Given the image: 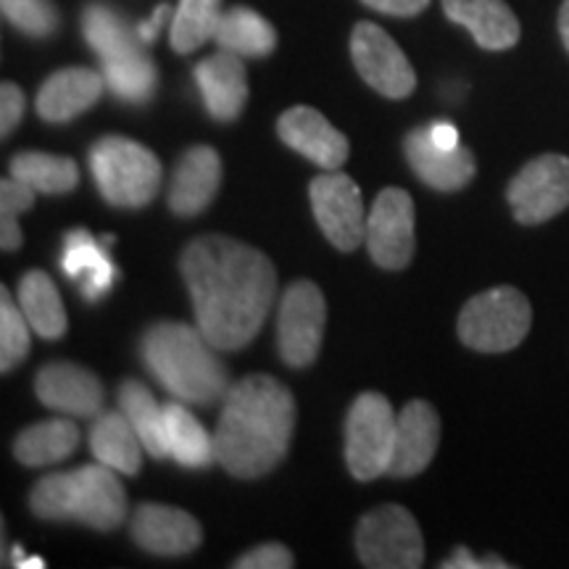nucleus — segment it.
Here are the masks:
<instances>
[{"mask_svg":"<svg viewBox=\"0 0 569 569\" xmlns=\"http://www.w3.org/2000/svg\"><path fill=\"white\" fill-rule=\"evenodd\" d=\"M180 272L193 298L198 330L219 351H238L259 336L277 293V269L267 253L206 234L184 248Z\"/></svg>","mask_w":569,"mask_h":569,"instance_id":"f257e3e1","label":"nucleus"},{"mask_svg":"<svg viewBox=\"0 0 569 569\" xmlns=\"http://www.w3.org/2000/svg\"><path fill=\"white\" fill-rule=\"evenodd\" d=\"M296 427V398L269 375H248L227 390L213 430L217 461L232 478H264L280 465Z\"/></svg>","mask_w":569,"mask_h":569,"instance_id":"f03ea898","label":"nucleus"},{"mask_svg":"<svg viewBox=\"0 0 569 569\" xmlns=\"http://www.w3.org/2000/svg\"><path fill=\"white\" fill-rule=\"evenodd\" d=\"M219 348L198 327L159 322L140 340L142 365L159 386L184 403L209 407L230 390V375L219 359Z\"/></svg>","mask_w":569,"mask_h":569,"instance_id":"7ed1b4c3","label":"nucleus"},{"mask_svg":"<svg viewBox=\"0 0 569 569\" xmlns=\"http://www.w3.org/2000/svg\"><path fill=\"white\" fill-rule=\"evenodd\" d=\"M90 172L103 201L142 209L159 193L161 163L146 146L122 134H106L90 148Z\"/></svg>","mask_w":569,"mask_h":569,"instance_id":"20e7f679","label":"nucleus"},{"mask_svg":"<svg viewBox=\"0 0 569 569\" xmlns=\"http://www.w3.org/2000/svg\"><path fill=\"white\" fill-rule=\"evenodd\" d=\"M532 325L528 296L511 284H498L469 298L459 315L461 343L480 353H507L522 343Z\"/></svg>","mask_w":569,"mask_h":569,"instance_id":"39448f33","label":"nucleus"},{"mask_svg":"<svg viewBox=\"0 0 569 569\" xmlns=\"http://www.w3.org/2000/svg\"><path fill=\"white\" fill-rule=\"evenodd\" d=\"M396 419L390 401L382 393H361L346 419V465L359 482L388 475L393 459Z\"/></svg>","mask_w":569,"mask_h":569,"instance_id":"423d86ee","label":"nucleus"},{"mask_svg":"<svg viewBox=\"0 0 569 569\" xmlns=\"http://www.w3.org/2000/svg\"><path fill=\"white\" fill-rule=\"evenodd\" d=\"M356 551L365 567L417 569L425 561V540L417 519L398 503L377 507L356 528Z\"/></svg>","mask_w":569,"mask_h":569,"instance_id":"0eeeda50","label":"nucleus"},{"mask_svg":"<svg viewBox=\"0 0 569 569\" xmlns=\"http://www.w3.org/2000/svg\"><path fill=\"white\" fill-rule=\"evenodd\" d=\"M327 325V301L319 284L311 280H296L288 284L277 315V346L280 359L288 367L303 369L315 365L322 348Z\"/></svg>","mask_w":569,"mask_h":569,"instance_id":"6e6552de","label":"nucleus"},{"mask_svg":"<svg viewBox=\"0 0 569 569\" xmlns=\"http://www.w3.org/2000/svg\"><path fill=\"white\" fill-rule=\"evenodd\" d=\"M507 201L519 224H543L569 209V159L546 153L525 163L509 182Z\"/></svg>","mask_w":569,"mask_h":569,"instance_id":"1a4fd4ad","label":"nucleus"},{"mask_svg":"<svg viewBox=\"0 0 569 569\" xmlns=\"http://www.w3.org/2000/svg\"><path fill=\"white\" fill-rule=\"evenodd\" d=\"M311 211L319 230L330 240L338 251L351 253L365 243L367 238V213L365 198H361L359 184L348 174L332 172L319 174L309 188Z\"/></svg>","mask_w":569,"mask_h":569,"instance_id":"9d476101","label":"nucleus"},{"mask_svg":"<svg viewBox=\"0 0 569 569\" xmlns=\"http://www.w3.org/2000/svg\"><path fill=\"white\" fill-rule=\"evenodd\" d=\"M353 67L369 88L380 96L401 101L415 92L417 74L398 42L372 21H359L351 34Z\"/></svg>","mask_w":569,"mask_h":569,"instance_id":"9b49d317","label":"nucleus"},{"mask_svg":"<svg viewBox=\"0 0 569 569\" xmlns=\"http://www.w3.org/2000/svg\"><path fill=\"white\" fill-rule=\"evenodd\" d=\"M365 243L377 267L396 272L409 264L415 256V201L407 190L388 188L377 196Z\"/></svg>","mask_w":569,"mask_h":569,"instance_id":"f8f14e48","label":"nucleus"},{"mask_svg":"<svg viewBox=\"0 0 569 569\" xmlns=\"http://www.w3.org/2000/svg\"><path fill=\"white\" fill-rule=\"evenodd\" d=\"M127 517V496L111 467H80L71 472V519L92 530H113Z\"/></svg>","mask_w":569,"mask_h":569,"instance_id":"ddd939ff","label":"nucleus"},{"mask_svg":"<svg viewBox=\"0 0 569 569\" xmlns=\"http://www.w3.org/2000/svg\"><path fill=\"white\" fill-rule=\"evenodd\" d=\"M130 530L134 543L156 557H184L193 553L203 540V530L193 515L163 503L138 507Z\"/></svg>","mask_w":569,"mask_h":569,"instance_id":"4468645a","label":"nucleus"},{"mask_svg":"<svg viewBox=\"0 0 569 569\" xmlns=\"http://www.w3.org/2000/svg\"><path fill=\"white\" fill-rule=\"evenodd\" d=\"M34 393L48 409L69 417H98L103 411V382L90 369L69 361L46 365L34 377Z\"/></svg>","mask_w":569,"mask_h":569,"instance_id":"2eb2a0df","label":"nucleus"},{"mask_svg":"<svg viewBox=\"0 0 569 569\" xmlns=\"http://www.w3.org/2000/svg\"><path fill=\"white\" fill-rule=\"evenodd\" d=\"M277 132H280L284 146H290L296 153L306 156L327 172L343 167L348 151H351L346 134L336 130L327 122V117L311 106H296V109L284 111L277 122Z\"/></svg>","mask_w":569,"mask_h":569,"instance_id":"dca6fc26","label":"nucleus"},{"mask_svg":"<svg viewBox=\"0 0 569 569\" xmlns=\"http://www.w3.org/2000/svg\"><path fill=\"white\" fill-rule=\"evenodd\" d=\"M440 443V417L432 403L409 401L398 411L393 459L388 475L393 478H415L425 472Z\"/></svg>","mask_w":569,"mask_h":569,"instance_id":"f3484780","label":"nucleus"},{"mask_svg":"<svg viewBox=\"0 0 569 569\" xmlns=\"http://www.w3.org/2000/svg\"><path fill=\"white\" fill-rule=\"evenodd\" d=\"M403 151H407L409 167L415 169L419 180L440 190V193H457V190L467 188L469 180L478 172V163H475L469 148L459 146L453 151L440 148L430 140L427 127H417L407 134Z\"/></svg>","mask_w":569,"mask_h":569,"instance_id":"a211bd4d","label":"nucleus"},{"mask_svg":"<svg viewBox=\"0 0 569 569\" xmlns=\"http://www.w3.org/2000/svg\"><path fill=\"white\" fill-rule=\"evenodd\" d=\"M222 184V159L209 146H196L182 153L169 188V209L177 217H198L206 211Z\"/></svg>","mask_w":569,"mask_h":569,"instance_id":"6ab92c4d","label":"nucleus"},{"mask_svg":"<svg viewBox=\"0 0 569 569\" xmlns=\"http://www.w3.org/2000/svg\"><path fill=\"white\" fill-rule=\"evenodd\" d=\"M196 82L203 96L206 111L217 122H232L248 103V77L240 56L219 51L196 67Z\"/></svg>","mask_w":569,"mask_h":569,"instance_id":"aec40b11","label":"nucleus"},{"mask_svg":"<svg viewBox=\"0 0 569 569\" xmlns=\"http://www.w3.org/2000/svg\"><path fill=\"white\" fill-rule=\"evenodd\" d=\"M443 11L486 51H509L522 34L519 19L507 0H443Z\"/></svg>","mask_w":569,"mask_h":569,"instance_id":"412c9836","label":"nucleus"},{"mask_svg":"<svg viewBox=\"0 0 569 569\" xmlns=\"http://www.w3.org/2000/svg\"><path fill=\"white\" fill-rule=\"evenodd\" d=\"M106 88L103 74L84 67L61 69L42 82L38 92V113L46 122L63 124L98 103Z\"/></svg>","mask_w":569,"mask_h":569,"instance_id":"4be33fe9","label":"nucleus"},{"mask_svg":"<svg viewBox=\"0 0 569 569\" xmlns=\"http://www.w3.org/2000/svg\"><path fill=\"white\" fill-rule=\"evenodd\" d=\"M142 440L122 409L101 411L90 430V451L101 465L119 475H138L142 467Z\"/></svg>","mask_w":569,"mask_h":569,"instance_id":"5701e85b","label":"nucleus"},{"mask_svg":"<svg viewBox=\"0 0 569 569\" xmlns=\"http://www.w3.org/2000/svg\"><path fill=\"white\" fill-rule=\"evenodd\" d=\"M213 42L240 59H261L274 51L277 32L259 11L248 9V6H234V9L222 11Z\"/></svg>","mask_w":569,"mask_h":569,"instance_id":"b1692460","label":"nucleus"},{"mask_svg":"<svg viewBox=\"0 0 569 569\" xmlns=\"http://www.w3.org/2000/svg\"><path fill=\"white\" fill-rule=\"evenodd\" d=\"M80 446V430L69 419H46L27 427L13 440V457L24 467H48L63 461Z\"/></svg>","mask_w":569,"mask_h":569,"instance_id":"393cba45","label":"nucleus"},{"mask_svg":"<svg viewBox=\"0 0 569 569\" xmlns=\"http://www.w3.org/2000/svg\"><path fill=\"white\" fill-rule=\"evenodd\" d=\"M19 306L32 332L46 340H59L67 332V309L51 277L32 269L19 282Z\"/></svg>","mask_w":569,"mask_h":569,"instance_id":"a878e982","label":"nucleus"},{"mask_svg":"<svg viewBox=\"0 0 569 569\" xmlns=\"http://www.w3.org/2000/svg\"><path fill=\"white\" fill-rule=\"evenodd\" d=\"M167 419V443L169 457L184 469H206L211 461H217L213 451V436L203 430V425L190 415L180 403H167L163 407Z\"/></svg>","mask_w":569,"mask_h":569,"instance_id":"bb28decb","label":"nucleus"},{"mask_svg":"<svg viewBox=\"0 0 569 569\" xmlns=\"http://www.w3.org/2000/svg\"><path fill=\"white\" fill-rule=\"evenodd\" d=\"M119 409L124 411L134 430H138L146 451L153 459H167V419H163V407H159L151 390L138 380L122 382V388H119Z\"/></svg>","mask_w":569,"mask_h":569,"instance_id":"cd10ccee","label":"nucleus"},{"mask_svg":"<svg viewBox=\"0 0 569 569\" xmlns=\"http://www.w3.org/2000/svg\"><path fill=\"white\" fill-rule=\"evenodd\" d=\"M82 32L84 40L92 51L98 53V59L109 61V59H119V56L140 51L146 48V42L140 40L138 27L127 24V19L122 13H117L109 6H88L82 13Z\"/></svg>","mask_w":569,"mask_h":569,"instance_id":"c85d7f7f","label":"nucleus"},{"mask_svg":"<svg viewBox=\"0 0 569 569\" xmlns=\"http://www.w3.org/2000/svg\"><path fill=\"white\" fill-rule=\"evenodd\" d=\"M11 177L27 182L38 193L61 196L80 184V169L67 156L53 153H17L11 159Z\"/></svg>","mask_w":569,"mask_h":569,"instance_id":"c756f323","label":"nucleus"},{"mask_svg":"<svg viewBox=\"0 0 569 569\" xmlns=\"http://www.w3.org/2000/svg\"><path fill=\"white\" fill-rule=\"evenodd\" d=\"M103 80L119 101L124 103H148L153 98L156 84H159V71H156L151 56L146 51H132L119 56V59L101 61Z\"/></svg>","mask_w":569,"mask_h":569,"instance_id":"7c9ffc66","label":"nucleus"},{"mask_svg":"<svg viewBox=\"0 0 569 569\" xmlns=\"http://www.w3.org/2000/svg\"><path fill=\"white\" fill-rule=\"evenodd\" d=\"M219 19H222V0H180L172 19V48L177 53H193L203 42L213 40Z\"/></svg>","mask_w":569,"mask_h":569,"instance_id":"2f4dec72","label":"nucleus"},{"mask_svg":"<svg viewBox=\"0 0 569 569\" xmlns=\"http://www.w3.org/2000/svg\"><path fill=\"white\" fill-rule=\"evenodd\" d=\"M30 353V322L21 306L11 301L9 288L0 290V369H17Z\"/></svg>","mask_w":569,"mask_h":569,"instance_id":"473e14b6","label":"nucleus"},{"mask_svg":"<svg viewBox=\"0 0 569 569\" xmlns=\"http://www.w3.org/2000/svg\"><path fill=\"white\" fill-rule=\"evenodd\" d=\"M106 243H98L90 232L84 230H71L67 238H63L59 267L61 272L69 277L71 282L88 280L90 274H96L98 269L109 264V253H106Z\"/></svg>","mask_w":569,"mask_h":569,"instance_id":"72a5a7b5","label":"nucleus"},{"mask_svg":"<svg viewBox=\"0 0 569 569\" xmlns=\"http://www.w3.org/2000/svg\"><path fill=\"white\" fill-rule=\"evenodd\" d=\"M34 193L38 190L17 180V177L0 182V246H3V251H17L21 246V230L17 219L21 211L32 209Z\"/></svg>","mask_w":569,"mask_h":569,"instance_id":"f704fd0d","label":"nucleus"},{"mask_svg":"<svg viewBox=\"0 0 569 569\" xmlns=\"http://www.w3.org/2000/svg\"><path fill=\"white\" fill-rule=\"evenodd\" d=\"M3 17L30 38H48L59 30V11L51 0H0Z\"/></svg>","mask_w":569,"mask_h":569,"instance_id":"c9c22d12","label":"nucleus"},{"mask_svg":"<svg viewBox=\"0 0 569 569\" xmlns=\"http://www.w3.org/2000/svg\"><path fill=\"white\" fill-rule=\"evenodd\" d=\"M30 509L40 519H71V472H53L38 480L30 493Z\"/></svg>","mask_w":569,"mask_h":569,"instance_id":"e433bc0d","label":"nucleus"},{"mask_svg":"<svg viewBox=\"0 0 569 569\" xmlns=\"http://www.w3.org/2000/svg\"><path fill=\"white\" fill-rule=\"evenodd\" d=\"M293 553L282 543H264L246 551L243 557L234 561L238 569H290L293 567Z\"/></svg>","mask_w":569,"mask_h":569,"instance_id":"4c0bfd02","label":"nucleus"},{"mask_svg":"<svg viewBox=\"0 0 569 569\" xmlns=\"http://www.w3.org/2000/svg\"><path fill=\"white\" fill-rule=\"evenodd\" d=\"M21 113H24V92L19 84L3 82V88H0V132L11 134L17 130Z\"/></svg>","mask_w":569,"mask_h":569,"instance_id":"58836bf2","label":"nucleus"},{"mask_svg":"<svg viewBox=\"0 0 569 569\" xmlns=\"http://www.w3.org/2000/svg\"><path fill=\"white\" fill-rule=\"evenodd\" d=\"M361 3L388 17H417L430 6V0H361Z\"/></svg>","mask_w":569,"mask_h":569,"instance_id":"ea45409f","label":"nucleus"},{"mask_svg":"<svg viewBox=\"0 0 569 569\" xmlns=\"http://www.w3.org/2000/svg\"><path fill=\"white\" fill-rule=\"evenodd\" d=\"M440 567H443V569H482V567L503 569V567H509V565H507V561H501V559L480 561V559H475L472 551L465 549V546H459V549L451 553V559L443 561V565H440Z\"/></svg>","mask_w":569,"mask_h":569,"instance_id":"a19ab883","label":"nucleus"},{"mask_svg":"<svg viewBox=\"0 0 569 569\" xmlns=\"http://www.w3.org/2000/svg\"><path fill=\"white\" fill-rule=\"evenodd\" d=\"M427 134H430V140L436 142V146L448 148V151H453V148L461 146L459 130L451 122H432V124H427Z\"/></svg>","mask_w":569,"mask_h":569,"instance_id":"79ce46f5","label":"nucleus"},{"mask_svg":"<svg viewBox=\"0 0 569 569\" xmlns=\"http://www.w3.org/2000/svg\"><path fill=\"white\" fill-rule=\"evenodd\" d=\"M169 13H172V9H169L167 3H161L159 9L153 11V17H151V19L142 21V24H138V34H140V40L146 42V46H151V42H156V38H159V32H161L163 21L169 19Z\"/></svg>","mask_w":569,"mask_h":569,"instance_id":"37998d69","label":"nucleus"},{"mask_svg":"<svg viewBox=\"0 0 569 569\" xmlns=\"http://www.w3.org/2000/svg\"><path fill=\"white\" fill-rule=\"evenodd\" d=\"M559 32H561V40H565V48L569 51V0H565V3H561Z\"/></svg>","mask_w":569,"mask_h":569,"instance_id":"c03bdc74","label":"nucleus"},{"mask_svg":"<svg viewBox=\"0 0 569 569\" xmlns=\"http://www.w3.org/2000/svg\"><path fill=\"white\" fill-rule=\"evenodd\" d=\"M13 567H17V569H40V567H46V561H42L40 557H24L21 561H17Z\"/></svg>","mask_w":569,"mask_h":569,"instance_id":"a18cd8bd","label":"nucleus"},{"mask_svg":"<svg viewBox=\"0 0 569 569\" xmlns=\"http://www.w3.org/2000/svg\"><path fill=\"white\" fill-rule=\"evenodd\" d=\"M11 553H13V565H17V561H21V559H24V551H21V546H13Z\"/></svg>","mask_w":569,"mask_h":569,"instance_id":"49530a36","label":"nucleus"}]
</instances>
